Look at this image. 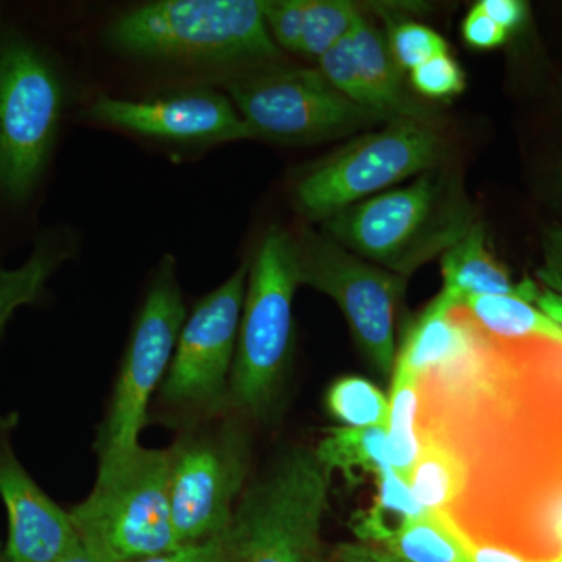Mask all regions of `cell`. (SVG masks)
Instances as JSON below:
<instances>
[{"mask_svg":"<svg viewBox=\"0 0 562 562\" xmlns=\"http://www.w3.org/2000/svg\"><path fill=\"white\" fill-rule=\"evenodd\" d=\"M66 103L57 55L20 21L0 14V217L24 222L38 201Z\"/></svg>","mask_w":562,"mask_h":562,"instance_id":"1","label":"cell"},{"mask_svg":"<svg viewBox=\"0 0 562 562\" xmlns=\"http://www.w3.org/2000/svg\"><path fill=\"white\" fill-rule=\"evenodd\" d=\"M111 50L138 60L211 66L231 74L279 65L261 0H158L105 31Z\"/></svg>","mask_w":562,"mask_h":562,"instance_id":"2","label":"cell"},{"mask_svg":"<svg viewBox=\"0 0 562 562\" xmlns=\"http://www.w3.org/2000/svg\"><path fill=\"white\" fill-rule=\"evenodd\" d=\"M475 224V205L460 177L436 166L406 187L335 214L322 222V232L358 257L409 279Z\"/></svg>","mask_w":562,"mask_h":562,"instance_id":"3","label":"cell"},{"mask_svg":"<svg viewBox=\"0 0 562 562\" xmlns=\"http://www.w3.org/2000/svg\"><path fill=\"white\" fill-rule=\"evenodd\" d=\"M249 261L227 413L247 424H272L286 390L292 302L301 286L292 232L271 225Z\"/></svg>","mask_w":562,"mask_h":562,"instance_id":"4","label":"cell"},{"mask_svg":"<svg viewBox=\"0 0 562 562\" xmlns=\"http://www.w3.org/2000/svg\"><path fill=\"white\" fill-rule=\"evenodd\" d=\"M328 487L330 473L314 449H284L239 497L228 562H330L321 539Z\"/></svg>","mask_w":562,"mask_h":562,"instance_id":"5","label":"cell"},{"mask_svg":"<svg viewBox=\"0 0 562 562\" xmlns=\"http://www.w3.org/2000/svg\"><path fill=\"white\" fill-rule=\"evenodd\" d=\"M169 449L99 462L88 497L69 509L81 546L111 562H139L179 549L169 501Z\"/></svg>","mask_w":562,"mask_h":562,"instance_id":"6","label":"cell"},{"mask_svg":"<svg viewBox=\"0 0 562 562\" xmlns=\"http://www.w3.org/2000/svg\"><path fill=\"white\" fill-rule=\"evenodd\" d=\"M446 143L432 121L397 117L379 132L358 136L295 181V209L325 222L394 184L439 166Z\"/></svg>","mask_w":562,"mask_h":562,"instance_id":"7","label":"cell"},{"mask_svg":"<svg viewBox=\"0 0 562 562\" xmlns=\"http://www.w3.org/2000/svg\"><path fill=\"white\" fill-rule=\"evenodd\" d=\"M249 424L231 413L180 430L169 447V501L179 547L225 535L250 469Z\"/></svg>","mask_w":562,"mask_h":562,"instance_id":"8","label":"cell"},{"mask_svg":"<svg viewBox=\"0 0 562 562\" xmlns=\"http://www.w3.org/2000/svg\"><path fill=\"white\" fill-rule=\"evenodd\" d=\"M249 268L250 261H243L195 303L181 327L171 366L157 392L162 414L180 430L227 413Z\"/></svg>","mask_w":562,"mask_h":562,"instance_id":"9","label":"cell"},{"mask_svg":"<svg viewBox=\"0 0 562 562\" xmlns=\"http://www.w3.org/2000/svg\"><path fill=\"white\" fill-rule=\"evenodd\" d=\"M187 317L176 258L165 255L151 277L111 392L95 441L99 462L117 460L140 447L151 397L168 373Z\"/></svg>","mask_w":562,"mask_h":562,"instance_id":"10","label":"cell"},{"mask_svg":"<svg viewBox=\"0 0 562 562\" xmlns=\"http://www.w3.org/2000/svg\"><path fill=\"white\" fill-rule=\"evenodd\" d=\"M224 88L255 138L321 143L390 122L347 99L319 68L279 63L225 76Z\"/></svg>","mask_w":562,"mask_h":562,"instance_id":"11","label":"cell"},{"mask_svg":"<svg viewBox=\"0 0 562 562\" xmlns=\"http://www.w3.org/2000/svg\"><path fill=\"white\" fill-rule=\"evenodd\" d=\"M301 286L339 306L366 361L387 379L394 371L395 316L408 277L358 257L322 231L302 225L292 232Z\"/></svg>","mask_w":562,"mask_h":562,"instance_id":"12","label":"cell"},{"mask_svg":"<svg viewBox=\"0 0 562 562\" xmlns=\"http://www.w3.org/2000/svg\"><path fill=\"white\" fill-rule=\"evenodd\" d=\"M88 116L138 135L173 143L254 139L231 98L209 88L171 92L147 101L99 94Z\"/></svg>","mask_w":562,"mask_h":562,"instance_id":"13","label":"cell"},{"mask_svg":"<svg viewBox=\"0 0 562 562\" xmlns=\"http://www.w3.org/2000/svg\"><path fill=\"white\" fill-rule=\"evenodd\" d=\"M16 414H0V501L9 519L7 560L57 562L79 549V535L69 512L41 490L16 457Z\"/></svg>","mask_w":562,"mask_h":562,"instance_id":"14","label":"cell"},{"mask_svg":"<svg viewBox=\"0 0 562 562\" xmlns=\"http://www.w3.org/2000/svg\"><path fill=\"white\" fill-rule=\"evenodd\" d=\"M476 333L479 324L464 306L453 308L438 295L403 336L392 379L420 382L471 349Z\"/></svg>","mask_w":562,"mask_h":562,"instance_id":"15","label":"cell"},{"mask_svg":"<svg viewBox=\"0 0 562 562\" xmlns=\"http://www.w3.org/2000/svg\"><path fill=\"white\" fill-rule=\"evenodd\" d=\"M266 24L280 49L319 60L362 20L347 0H262Z\"/></svg>","mask_w":562,"mask_h":562,"instance_id":"16","label":"cell"},{"mask_svg":"<svg viewBox=\"0 0 562 562\" xmlns=\"http://www.w3.org/2000/svg\"><path fill=\"white\" fill-rule=\"evenodd\" d=\"M486 243V228L476 221L468 235L442 255L443 286L439 297L453 308L482 295H508L535 305L541 288L530 279L516 283Z\"/></svg>","mask_w":562,"mask_h":562,"instance_id":"17","label":"cell"},{"mask_svg":"<svg viewBox=\"0 0 562 562\" xmlns=\"http://www.w3.org/2000/svg\"><path fill=\"white\" fill-rule=\"evenodd\" d=\"M349 36L368 109L382 114L387 121L397 117L431 121L428 111L406 94L401 69L392 58L383 33L362 18Z\"/></svg>","mask_w":562,"mask_h":562,"instance_id":"18","label":"cell"},{"mask_svg":"<svg viewBox=\"0 0 562 562\" xmlns=\"http://www.w3.org/2000/svg\"><path fill=\"white\" fill-rule=\"evenodd\" d=\"M76 239L65 228H46L35 236L27 260L9 269L0 262V339L18 310L36 305L54 273L72 258Z\"/></svg>","mask_w":562,"mask_h":562,"instance_id":"19","label":"cell"},{"mask_svg":"<svg viewBox=\"0 0 562 562\" xmlns=\"http://www.w3.org/2000/svg\"><path fill=\"white\" fill-rule=\"evenodd\" d=\"M420 452L409 473L408 486L425 513L446 517L468 490V469L446 443L419 436Z\"/></svg>","mask_w":562,"mask_h":562,"instance_id":"20","label":"cell"},{"mask_svg":"<svg viewBox=\"0 0 562 562\" xmlns=\"http://www.w3.org/2000/svg\"><path fill=\"white\" fill-rule=\"evenodd\" d=\"M464 308L487 335L503 341L547 339L562 344V327L538 306L508 297V295H482L464 303Z\"/></svg>","mask_w":562,"mask_h":562,"instance_id":"21","label":"cell"},{"mask_svg":"<svg viewBox=\"0 0 562 562\" xmlns=\"http://www.w3.org/2000/svg\"><path fill=\"white\" fill-rule=\"evenodd\" d=\"M317 460L330 473L339 471L347 482L358 483L366 475H379L387 462L384 428H331L314 449Z\"/></svg>","mask_w":562,"mask_h":562,"instance_id":"22","label":"cell"},{"mask_svg":"<svg viewBox=\"0 0 562 562\" xmlns=\"http://www.w3.org/2000/svg\"><path fill=\"white\" fill-rule=\"evenodd\" d=\"M376 486L379 494L371 508L358 513L351 522L360 541L373 547L382 546L406 524L427 514L413 497L408 483L392 468L376 475Z\"/></svg>","mask_w":562,"mask_h":562,"instance_id":"23","label":"cell"},{"mask_svg":"<svg viewBox=\"0 0 562 562\" xmlns=\"http://www.w3.org/2000/svg\"><path fill=\"white\" fill-rule=\"evenodd\" d=\"M379 549L402 562H472L458 531L435 513L406 524Z\"/></svg>","mask_w":562,"mask_h":562,"instance_id":"24","label":"cell"},{"mask_svg":"<svg viewBox=\"0 0 562 562\" xmlns=\"http://www.w3.org/2000/svg\"><path fill=\"white\" fill-rule=\"evenodd\" d=\"M419 406V382L392 379L390 414H387L386 424L387 462L392 471L401 475L406 483L420 452L419 430H417Z\"/></svg>","mask_w":562,"mask_h":562,"instance_id":"25","label":"cell"},{"mask_svg":"<svg viewBox=\"0 0 562 562\" xmlns=\"http://www.w3.org/2000/svg\"><path fill=\"white\" fill-rule=\"evenodd\" d=\"M325 408L344 427L386 430L390 401L376 384L362 376H342L325 394Z\"/></svg>","mask_w":562,"mask_h":562,"instance_id":"26","label":"cell"},{"mask_svg":"<svg viewBox=\"0 0 562 562\" xmlns=\"http://www.w3.org/2000/svg\"><path fill=\"white\" fill-rule=\"evenodd\" d=\"M387 44L395 65L403 70L416 69L417 66L449 52V44L438 32L413 21L395 25Z\"/></svg>","mask_w":562,"mask_h":562,"instance_id":"27","label":"cell"},{"mask_svg":"<svg viewBox=\"0 0 562 562\" xmlns=\"http://www.w3.org/2000/svg\"><path fill=\"white\" fill-rule=\"evenodd\" d=\"M409 77L414 90L425 98L450 99L465 90L464 70L449 54L417 66Z\"/></svg>","mask_w":562,"mask_h":562,"instance_id":"28","label":"cell"},{"mask_svg":"<svg viewBox=\"0 0 562 562\" xmlns=\"http://www.w3.org/2000/svg\"><path fill=\"white\" fill-rule=\"evenodd\" d=\"M462 36L473 49L490 50L503 46L509 32L492 21L476 3L462 22Z\"/></svg>","mask_w":562,"mask_h":562,"instance_id":"29","label":"cell"},{"mask_svg":"<svg viewBox=\"0 0 562 562\" xmlns=\"http://www.w3.org/2000/svg\"><path fill=\"white\" fill-rule=\"evenodd\" d=\"M139 562H228L227 532Z\"/></svg>","mask_w":562,"mask_h":562,"instance_id":"30","label":"cell"},{"mask_svg":"<svg viewBox=\"0 0 562 562\" xmlns=\"http://www.w3.org/2000/svg\"><path fill=\"white\" fill-rule=\"evenodd\" d=\"M543 261L538 279L547 290L562 295V227L547 228L542 235Z\"/></svg>","mask_w":562,"mask_h":562,"instance_id":"31","label":"cell"},{"mask_svg":"<svg viewBox=\"0 0 562 562\" xmlns=\"http://www.w3.org/2000/svg\"><path fill=\"white\" fill-rule=\"evenodd\" d=\"M479 5L492 21L509 33L527 21L528 5L522 0H482Z\"/></svg>","mask_w":562,"mask_h":562,"instance_id":"32","label":"cell"},{"mask_svg":"<svg viewBox=\"0 0 562 562\" xmlns=\"http://www.w3.org/2000/svg\"><path fill=\"white\" fill-rule=\"evenodd\" d=\"M472 562H536L508 546L492 541L464 542Z\"/></svg>","mask_w":562,"mask_h":562,"instance_id":"33","label":"cell"},{"mask_svg":"<svg viewBox=\"0 0 562 562\" xmlns=\"http://www.w3.org/2000/svg\"><path fill=\"white\" fill-rule=\"evenodd\" d=\"M330 562H402L379 547L368 543H341L333 550Z\"/></svg>","mask_w":562,"mask_h":562,"instance_id":"34","label":"cell"},{"mask_svg":"<svg viewBox=\"0 0 562 562\" xmlns=\"http://www.w3.org/2000/svg\"><path fill=\"white\" fill-rule=\"evenodd\" d=\"M535 306H538L542 313H546L550 319H553L562 327V295L554 294L553 291L543 288V290H539L538 292Z\"/></svg>","mask_w":562,"mask_h":562,"instance_id":"35","label":"cell"},{"mask_svg":"<svg viewBox=\"0 0 562 562\" xmlns=\"http://www.w3.org/2000/svg\"><path fill=\"white\" fill-rule=\"evenodd\" d=\"M57 562H111L103 560V558H99L98 554L91 553L90 550L85 549L83 546H80L79 549L74 550L69 554H66L65 558H61L60 561Z\"/></svg>","mask_w":562,"mask_h":562,"instance_id":"36","label":"cell"},{"mask_svg":"<svg viewBox=\"0 0 562 562\" xmlns=\"http://www.w3.org/2000/svg\"><path fill=\"white\" fill-rule=\"evenodd\" d=\"M557 191H558V194H560L561 199H562V162L560 165V168H558V171H557Z\"/></svg>","mask_w":562,"mask_h":562,"instance_id":"37","label":"cell"},{"mask_svg":"<svg viewBox=\"0 0 562 562\" xmlns=\"http://www.w3.org/2000/svg\"><path fill=\"white\" fill-rule=\"evenodd\" d=\"M554 536H557V541L560 543V554H558V558L562 561V522L558 525L557 532H554Z\"/></svg>","mask_w":562,"mask_h":562,"instance_id":"38","label":"cell"},{"mask_svg":"<svg viewBox=\"0 0 562 562\" xmlns=\"http://www.w3.org/2000/svg\"><path fill=\"white\" fill-rule=\"evenodd\" d=\"M0 562H9L7 560L5 546H2V542H0Z\"/></svg>","mask_w":562,"mask_h":562,"instance_id":"39","label":"cell"},{"mask_svg":"<svg viewBox=\"0 0 562 562\" xmlns=\"http://www.w3.org/2000/svg\"><path fill=\"white\" fill-rule=\"evenodd\" d=\"M562 522V505L560 512L557 514V520H554V532H557L558 525Z\"/></svg>","mask_w":562,"mask_h":562,"instance_id":"40","label":"cell"},{"mask_svg":"<svg viewBox=\"0 0 562 562\" xmlns=\"http://www.w3.org/2000/svg\"><path fill=\"white\" fill-rule=\"evenodd\" d=\"M546 562H562L560 558H554V560L546 561Z\"/></svg>","mask_w":562,"mask_h":562,"instance_id":"41","label":"cell"}]
</instances>
